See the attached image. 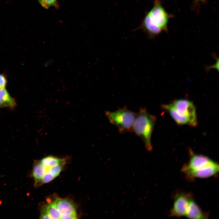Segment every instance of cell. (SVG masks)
I'll use <instances>...</instances> for the list:
<instances>
[{
  "label": "cell",
  "instance_id": "obj_11",
  "mask_svg": "<svg viewBox=\"0 0 219 219\" xmlns=\"http://www.w3.org/2000/svg\"><path fill=\"white\" fill-rule=\"evenodd\" d=\"M162 107L169 113L173 119L178 124H189L187 118L180 114L176 110L172 103L163 105Z\"/></svg>",
  "mask_w": 219,
  "mask_h": 219
},
{
  "label": "cell",
  "instance_id": "obj_12",
  "mask_svg": "<svg viewBox=\"0 0 219 219\" xmlns=\"http://www.w3.org/2000/svg\"><path fill=\"white\" fill-rule=\"evenodd\" d=\"M49 169L41 165L38 160L34 161L32 173L34 180V185L41 180Z\"/></svg>",
  "mask_w": 219,
  "mask_h": 219
},
{
  "label": "cell",
  "instance_id": "obj_4",
  "mask_svg": "<svg viewBox=\"0 0 219 219\" xmlns=\"http://www.w3.org/2000/svg\"><path fill=\"white\" fill-rule=\"evenodd\" d=\"M172 104L180 114L187 118L189 124L193 127L197 125L196 109L192 102L188 100L182 99L175 100Z\"/></svg>",
  "mask_w": 219,
  "mask_h": 219
},
{
  "label": "cell",
  "instance_id": "obj_10",
  "mask_svg": "<svg viewBox=\"0 0 219 219\" xmlns=\"http://www.w3.org/2000/svg\"><path fill=\"white\" fill-rule=\"evenodd\" d=\"M186 216L190 219H204L208 217L209 214L202 210L193 197L189 202Z\"/></svg>",
  "mask_w": 219,
  "mask_h": 219
},
{
  "label": "cell",
  "instance_id": "obj_18",
  "mask_svg": "<svg viewBox=\"0 0 219 219\" xmlns=\"http://www.w3.org/2000/svg\"><path fill=\"white\" fill-rule=\"evenodd\" d=\"M54 60L53 59H49L47 60L44 63V65L45 67H48L50 65H51L53 62Z\"/></svg>",
  "mask_w": 219,
  "mask_h": 219
},
{
  "label": "cell",
  "instance_id": "obj_17",
  "mask_svg": "<svg viewBox=\"0 0 219 219\" xmlns=\"http://www.w3.org/2000/svg\"><path fill=\"white\" fill-rule=\"evenodd\" d=\"M7 82L5 76L2 74H0V88L1 89L5 88Z\"/></svg>",
  "mask_w": 219,
  "mask_h": 219
},
{
  "label": "cell",
  "instance_id": "obj_19",
  "mask_svg": "<svg viewBox=\"0 0 219 219\" xmlns=\"http://www.w3.org/2000/svg\"><path fill=\"white\" fill-rule=\"evenodd\" d=\"M38 1L40 5L42 6L43 2V0H38Z\"/></svg>",
  "mask_w": 219,
  "mask_h": 219
},
{
  "label": "cell",
  "instance_id": "obj_13",
  "mask_svg": "<svg viewBox=\"0 0 219 219\" xmlns=\"http://www.w3.org/2000/svg\"><path fill=\"white\" fill-rule=\"evenodd\" d=\"M0 102L3 107L11 109H14L17 105L15 100L10 96L5 88L0 89Z\"/></svg>",
  "mask_w": 219,
  "mask_h": 219
},
{
  "label": "cell",
  "instance_id": "obj_14",
  "mask_svg": "<svg viewBox=\"0 0 219 219\" xmlns=\"http://www.w3.org/2000/svg\"><path fill=\"white\" fill-rule=\"evenodd\" d=\"M38 161L42 165L47 168H50L66 161V160L64 158H60L53 156H48Z\"/></svg>",
  "mask_w": 219,
  "mask_h": 219
},
{
  "label": "cell",
  "instance_id": "obj_15",
  "mask_svg": "<svg viewBox=\"0 0 219 219\" xmlns=\"http://www.w3.org/2000/svg\"><path fill=\"white\" fill-rule=\"evenodd\" d=\"M44 206L50 219H61V214L53 201L48 202Z\"/></svg>",
  "mask_w": 219,
  "mask_h": 219
},
{
  "label": "cell",
  "instance_id": "obj_8",
  "mask_svg": "<svg viewBox=\"0 0 219 219\" xmlns=\"http://www.w3.org/2000/svg\"><path fill=\"white\" fill-rule=\"evenodd\" d=\"M190 153L189 161L183 165L182 168V171L183 173L199 169L207 165L213 161L206 156L194 154L192 151Z\"/></svg>",
  "mask_w": 219,
  "mask_h": 219
},
{
  "label": "cell",
  "instance_id": "obj_2",
  "mask_svg": "<svg viewBox=\"0 0 219 219\" xmlns=\"http://www.w3.org/2000/svg\"><path fill=\"white\" fill-rule=\"evenodd\" d=\"M105 113L110 123L117 127L120 134L132 132L137 113L126 106L114 112L106 111Z\"/></svg>",
  "mask_w": 219,
  "mask_h": 219
},
{
  "label": "cell",
  "instance_id": "obj_6",
  "mask_svg": "<svg viewBox=\"0 0 219 219\" xmlns=\"http://www.w3.org/2000/svg\"><path fill=\"white\" fill-rule=\"evenodd\" d=\"M61 214V219H77L75 207L70 200L57 198L53 201Z\"/></svg>",
  "mask_w": 219,
  "mask_h": 219
},
{
  "label": "cell",
  "instance_id": "obj_9",
  "mask_svg": "<svg viewBox=\"0 0 219 219\" xmlns=\"http://www.w3.org/2000/svg\"><path fill=\"white\" fill-rule=\"evenodd\" d=\"M140 29L142 30L150 39H154L162 30L160 27L153 23L148 12L146 13L141 24L135 30Z\"/></svg>",
  "mask_w": 219,
  "mask_h": 219
},
{
  "label": "cell",
  "instance_id": "obj_16",
  "mask_svg": "<svg viewBox=\"0 0 219 219\" xmlns=\"http://www.w3.org/2000/svg\"><path fill=\"white\" fill-rule=\"evenodd\" d=\"M42 6L46 9H48L51 6H54L56 8H58L57 0H43Z\"/></svg>",
  "mask_w": 219,
  "mask_h": 219
},
{
  "label": "cell",
  "instance_id": "obj_20",
  "mask_svg": "<svg viewBox=\"0 0 219 219\" xmlns=\"http://www.w3.org/2000/svg\"><path fill=\"white\" fill-rule=\"evenodd\" d=\"M3 107L1 103L0 102V108H3Z\"/></svg>",
  "mask_w": 219,
  "mask_h": 219
},
{
  "label": "cell",
  "instance_id": "obj_1",
  "mask_svg": "<svg viewBox=\"0 0 219 219\" xmlns=\"http://www.w3.org/2000/svg\"><path fill=\"white\" fill-rule=\"evenodd\" d=\"M156 120V117L149 114L145 108L141 107L132 128V132L142 140L148 151L152 150L151 137Z\"/></svg>",
  "mask_w": 219,
  "mask_h": 219
},
{
  "label": "cell",
  "instance_id": "obj_7",
  "mask_svg": "<svg viewBox=\"0 0 219 219\" xmlns=\"http://www.w3.org/2000/svg\"><path fill=\"white\" fill-rule=\"evenodd\" d=\"M219 171V165L213 160L210 163L199 169L186 172L184 173L189 179L206 178L216 174Z\"/></svg>",
  "mask_w": 219,
  "mask_h": 219
},
{
  "label": "cell",
  "instance_id": "obj_21",
  "mask_svg": "<svg viewBox=\"0 0 219 219\" xmlns=\"http://www.w3.org/2000/svg\"></svg>",
  "mask_w": 219,
  "mask_h": 219
},
{
  "label": "cell",
  "instance_id": "obj_5",
  "mask_svg": "<svg viewBox=\"0 0 219 219\" xmlns=\"http://www.w3.org/2000/svg\"><path fill=\"white\" fill-rule=\"evenodd\" d=\"M148 12L154 23L162 30H166L169 16L162 6L159 0H155L153 8Z\"/></svg>",
  "mask_w": 219,
  "mask_h": 219
},
{
  "label": "cell",
  "instance_id": "obj_3",
  "mask_svg": "<svg viewBox=\"0 0 219 219\" xmlns=\"http://www.w3.org/2000/svg\"><path fill=\"white\" fill-rule=\"evenodd\" d=\"M174 203L169 215L171 217H180L186 216L189 203L193 198L190 193L177 192L174 196Z\"/></svg>",
  "mask_w": 219,
  "mask_h": 219
},
{
  "label": "cell",
  "instance_id": "obj_22",
  "mask_svg": "<svg viewBox=\"0 0 219 219\" xmlns=\"http://www.w3.org/2000/svg\"><path fill=\"white\" fill-rule=\"evenodd\" d=\"M0 89H1L0 88Z\"/></svg>",
  "mask_w": 219,
  "mask_h": 219
}]
</instances>
